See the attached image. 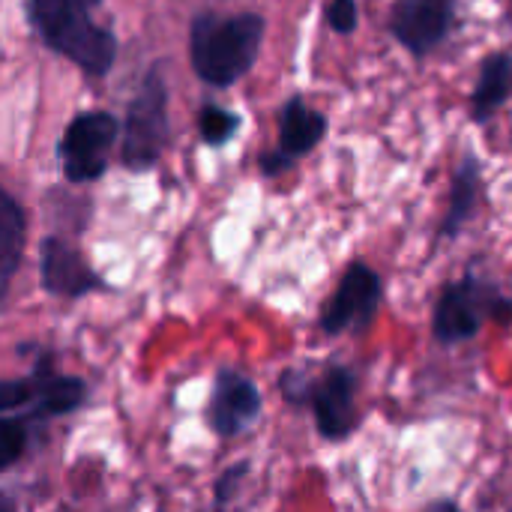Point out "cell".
<instances>
[{
	"label": "cell",
	"mask_w": 512,
	"mask_h": 512,
	"mask_svg": "<svg viewBox=\"0 0 512 512\" xmlns=\"http://www.w3.org/2000/svg\"><path fill=\"white\" fill-rule=\"evenodd\" d=\"M264 18L261 15H198L189 33V57L195 72L216 87H228L243 78L261 48Z\"/></svg>",
	"instance_id": "cell-1"
},
{
	"label": "cell",
	"mask_w": 512,
	"mask_h": 512,
	"mask_svg": "<svg viewBox=\"0 0 512 512\" xmlns=\"http://www.w3.org/2000/svg\"><path fill=\"white\" fill-rule=\"evenodd\" d=\"M99 0H30V18L45 45L75 60L90 75H105L117 57L111 30L90 21Z\"/></svg>",
	"instance_id": "cell-2"
},
{
	"label": "cell",
	"mask_w": 512,
	"mask_h": 512,
	"mask_svg": "<svg viewBox=\"0 0 512 512\" xmlns=\"http://www.w3.org/2000/svg\"><path fill=\"white\" fill-rule=\"evenodd\" d=\"M489 318L507 327L512 321V300H507L492 282L465 276L441 291L435 303L432 333L438 345H459L474 339Z\"/></svg>",
	"instance_id": "cell-3"
},
{
	"label": "cell",
	"mask_w": 512,
	"mask_h": 512,
	"mask_svg": "<svg viewBox=\"0 0 512 512\" xmlns=\"http://www.w3.org/2000/svg\"><path fill=\"white\" fill-rule=\"evenodd\" d=\"M168 141V87L159 72H150L132 99L123 120V147L120 156L129 168H150Z\"/></svg>",
	"instance_id": "cell-4"
},
{
	"label": "cell",
	"mask_w": 512,
	"mask_h": 512,
	"mask_svg": "<svg viewBox=\"0 0 512 512\" xmlns=\"http://www.w3.org/2000/svg\"><path fill=\"white\" fill-rule=\"evenodd\" d=\"M120 123L105 111H87L75 117L60 141L63 174L72 183H90L105 174L108 153L117 141Z\"/></svg>",
	"instance_id": "cell-5"
},
{
	"label": "cell",
	"mask_w": 512,
	"mask_h": 512,
	"mask_svg": "<svg viewBox=\"0 0 512 512\" xmlns=\"http://www.w3.org/2000/svg\"><path fill=\"white\" fill-rule=\"evenodd\" d=\"M378 306H381V276L369 264L354 261L345 270L333 300L321 312V330L327 336L366 333L378 315Z\"/></svg>",
	"instance_id": "cell-6"
},
{
	"label": "cell",
	"mask_w": 512,
	"mask_h": 512,
	"mask_svg": "<svg viewBox=\"0 0 512 512\" xmlns=\"http://www.w3.org/2000/svg\"><path fill=\"white\" fill-rule=\"evenodd\" d=\"M261 393L258 384L252 378H246L237 369H219L216 384H213V396H210V429L219 438H237L243 432H249L258 417H261Z\"/></svg>",
	"instance_id": "cell-7"
},
{
	"label": "cell",
	"mask_w": 512,
	"mask_h": 512,
	"mask_svg": "<svg viewBox=\"0 0 512 512\" xmlns=\"http://www.w3.org/2000/svg\"><path fill=\"white\" fill-rule=\"evenodd\" d=\"M315 426L324 441H342L357 429V375L348 366H330L309 399Z\"/></svg>",
	"instance_id": "cell-8"
},
{
	"label": "cell",
	"mask_w": 512,
	"mask_h": 512,
	"mask_svg": "<svg viewBox=\"0 0 512 512\" xmlns=\"http://www.w3.org/2000/svg\"><path fill=\"white\" fill-rule=\"evenodd\" d=\"M453 18V0H399L390 15V30L411 54L423 57L447 39Z\"/></svg>",
	"instance_id": "cell-9"
},
{
	"label": "cell",
	"mask_w": 512,
	"mask_h": 512,
	"mask_svg": "<svg viewBox=\"0 0 512 512\" xmlns=\"http://www.w3.org/2000/svg\"><path fill=\"white\" fill-rule=\"evenodd\" d=\"M39 282L51 297H84L96 291L102 282L93 273V267L84 261V255L60 240V237H45L39 249Z\"/></svg>",
	"instance_id": "cell-10"
},
{
	"label": "cell",
	"mask_w": 512,
	"mask_h": 512,
	"mask_svg": "<svg viewBox=\"0 0 512 512\" xmlns=\"http://www.w3.org/2000/svg\"><path fill=\"white\" fill-rule=\"evenodd\" d=\"M33 372L39 378V396L33 408L27 411V420H45V417H60L72 414L75 408L84 405L87 399V384L75 375H57L51 366V354H42L33 363Z\"/></svg>",
	"instance_id": "cell-11"
},
{
	"label": "cell",
	"mask_w": 512,
	"mask_h": 512,
	"mask_svg": "<svg viewBox=\"0 0 512 512\" xmlns=\"http://www.w3.org/2000/svg\"><path fill=\"white\" fill-rule=\"evenodd\" d=\"M327 132V117L318 114L315 108H309L300 96L291 99L282 108V120H279V150L291 159L306 156L309 150L318 147V141Z\"/></svg>",
	"instance_id": "cell-12"
},
{
	"label": "cell",
	"mask_w": 512,
	"mask_h": 512,
	"mask_svg": "<svg viewBox=\"0 0 512 512\" xmlns=\"http://www.w3.org/2000/svg\"><path fill=\"white\" fill-rule=\"evenodd\" d=\"M512 96V57L510 54H489L480 66V78L471 96L474 120L486 123Z\"/></svg>",
	"instance_id": "cell-13"
},
{
	"label": "cell",
	"mask_w": 512,
	"mask_h": 512,
	"mask_svg": "<svg viewBox=\"0 0 512 512\" xmlns=\"http://www.w3.org/2000/svg\"><path fill=\"white\" fill-rule=\"evenodd\" d=\"M24 234H27L24 210L6 189H0V300L6 297V291L21 267Z\"/></svg>",
	"instance_id": "cell-14"
},
{
	"label": "cell",
	"mask_w": 512,
	"mask_h": 512,
	"mask_svg": "<svg viewBox=\"0 0 512 512\" xmlns=\"http://www.w3.org/2000/svg\"><path fill=\"white\" fill-rule=\"evenodd\" d=\"M480 186H483L480 183V162L474 156H468L462 162V168L456 171V180L450 189V207H447V216L441 225L444 237H456L462 231V225L474 216L477 201H480Z\"/></svg>",
	"instance_id": "cell-15"
},
{
	"label": "cell",
	"mask_w": 512,
	"mask_h": 512,
	"mask_svg": "<svg viewBox=\"0 0 512 512\" xmlns=\"http://www.w3.org/2000/svg\"><path fill=\"white\" fill-rule=\"evenodd\" d=\"M198 126H201V135L207 144L219 147L225 144L237 129H240V117L228 108H219V105H204L201 108V117H198Z\"/></svg>",
	"instance_id": "cell-16"
},
{
	"label": "cell",
	"mask_w": 512,
	"mask_h": 512,
	"mask_svg": "<svg viewBox=\"0 0 512 512\" xmlns=\"http://www.w3.org/2000/svg\"><path fill=\"white\" fill-rule=\"evenodd\" d=\"M39 396V378L36 372H30L27 378H3L0 381V414H12L21 408H33Z\"/></svg>",
	"instance_id": "cell-17"
},
{
	"label": "cell",
	"mask_w": 512,
	"mask_h": 512,
	"mask_svg": "<svg viewBox=\"0 0 512 512\" xmlns=\"http://www.w3.org/2000/svg\"><path fill=\"white\" fill-rule=\"evenodd\" d=\"M27 450V420L0 417V474L9 471Z\"/></svg>",
	"instance_id": "cell-18"
},
{
	"label": "cell",
	"mask_w": 512,
	"mask_h": 512,
	"mask_svg": "<svg viewBox=\"0 0 512 512\" xmlns=\"http://www.w3.org/2000/svg\"><path fill=\"white\" fill-rule=\"evenodd\" d=\"M246 477H249V462H234L231 468H225L213 483V510H225L237 498V489Z\"/></svg>",
	"instance_id": "cell-19"
},
{
	"label": "cell",
	"mask_w": 512,
	"mask_h": 512,
	"mask_svg": "<svg viewBox=\"0 0 512 512\" xmlns=\"http://www.w3.org/2000/svg\"><path fill=\"white\" fill-rule=\"evenodd\" d=\"M279 390L285 396V402L291 405H309L312 390H315V378L303 369H285L279 375Z\"/></svg>",
	"instance_id": "cell-20"
},
{
	"label": "cell",
	"mask_w": 512,
	"mask_h": 512,
	"mask_svg": "<svg viewBox=\"0 0 512 512\" xmlns=\"http://www.w3.org/2000/svg\"><path fill=\"white\" fill-rule=\"evenodd\" d=\"M327 21L336 33H351L357 27V3L354 0H330Z\"/></svg>",
	"instance_id": "cell-21"
},
{
	"label": "cell",
	"mask_w": 512,
	"mask_h": 512,
	"mask_svg": "<svg viewBox=\"0 0 512 512\" xmlns=\"http://www.w3.org/2000/svg\"><path fill=\"white\" fill-rule=\"evenodd\" d=\"M291 165H294V159H291V156H285L282 150H276V153H264V156H261V171H264L267 177H276V174L288 171Z\"/></svg>",
	"instance_id": "cell-22"
},
{
	"label": "cell",
	"mask_w": 512,
	"mask_h": 512,
	"mask_svg": "<svg viewBox=\"0 0 512 512\" xmlns=\"http://www.w3.org/2000/svg\"><path fill=\"white\" fill-rule=\"evenodd\" d=\"M423 512H459V504L456 501H435V504H429Z\"/></svg>",
	"instance_id": "cell-23"
},
{
	"label": "cell",
	"mask_w": 512,
	"mask_h": 512,
	"mask_svg": "<svg viewBox=\"0 0 512 512\" xmlns=\"http://www.w3.org/2000/svg\"><path fill=\"white\" fill-rule=\"evenodd\" d=\"M0 512H18V504L9 492H0Z\"/></svg>",
	"instance_id": "cell-24"
},
{
	"label": "cell",
	"mask_w": 512,
	"mask_h": 512,
	"mask_svg": "<svg viewBox=\"0 0 512 512\" xmlns=\"http://www.w3.org/2000/svg\"><path fill=\"white\" fill-rule=\"evenodd\" d=\"M60 512H63V510H60Z\"/></svg>",
	"instance_id": "cell-25"
}]
</instances>
